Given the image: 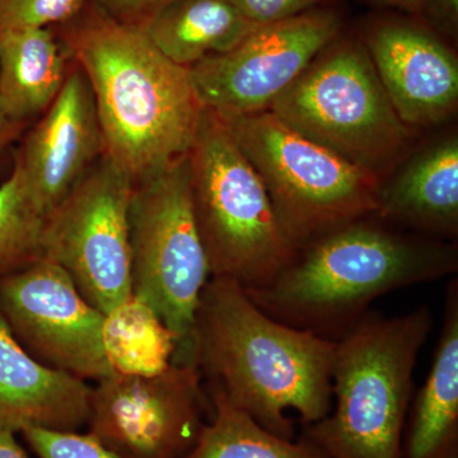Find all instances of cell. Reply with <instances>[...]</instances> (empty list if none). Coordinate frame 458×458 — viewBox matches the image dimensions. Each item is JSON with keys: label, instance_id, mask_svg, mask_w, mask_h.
I'll return each instance as SVG.
<instances>
[{"label": "cell", "instance_id": "30bf717a", "mask_svg": "<svg viewBox=\"0 0 458 458\" xmlns=\"http://www.w3.org/2000/svg\"><path fill=\"white\" fill-rule=\"evenodd\" d=\"M213 415L194 363L152 376L111 373L90 391L87 428L120 458H183Z\"/></svg>", "mask_w": 458, "mask_h": 458}, {"label": "cell", "instance_id": "277c9868", "mask_svg": "<svg viewBox=\"0 0 458 458\" xmlns=\"http://www.w3.org/2000/svg\"><path fill=\"white\" fill-rule=\"evenodd\" d=\"M433 324L427 306L394 318L369 310L335 340L334 409L301 437L328 458H401L415 364Z\"/></svg>", "mask_w": 458, "mask_h": 458}, {"label": "cell", "instance_id": "ffe728a7", "mask_svg": "<svg viewBox=\"0 0 458 458\" xmlns=\"http://www.w3.org/2000/svg\"><path fill=\"white\" fill-rule=\"evenodd\" d=\"M102 346L113 373L152 376L171 366L177 339L146 301L131 294L105 315Z\"/></svg>", "mask_w": 458, "mask_h": 458}, {"label": "cell", "instance_id": "d4e9b609", "mask_svg": "<svg viewBox=\"0 0 458 458\" xmlns=\"http://www.w3.org/2000/svg\"><path fill=\"white\" fill-rule=\"evenodd\" d=\"M255 25H269L318 8L324 0H229Z\"/></svg>", "mask_w": 458, "mask_h": 458}, {"label": "cell", "instance_id": "d6986e66", "mask_svg": "<svg viewBox=\"0 0 458 458\" xmlns=\"http://www.w3.org/2000/svg\"><path fill=\"white\" fill-rule=\"evenodd\" d=\"M256 27L229 0H170L141 29L171 62L191 68L231 50Z\"/></svg>", "mask_w": 458, "mask_h": 458}, {"label": "cell", "instance_id": "484cf974", "mask_svg": "<svg viewBox=\"0 0 458 458\" xmlns=\"http://www.w3.org/2000/svg\"><path fill=\"white\" fill-rule=\"evenodd\" d=\"M99 11L126 25L143 27L170 0H89Z\"/></svg>", "mask_w": 458, "mask_h": 458}, {"label": "cell", "instance_id": "9a60e30c", "mask_svg": "<svg viewBox=\"0 0 458 458\" xmlns=\"http://www.w3.org/2000/svg\"><path fill=\"white\" fill-rule=\"evenodd\" d=\"M90 391L89 382L33 358L0 315V429L77 432L89 421Z\"/></svg>", "mask_w": 458, "mask_h": 458}, {"label": "cell", "instance_id": "7c38bea8", "mask_svg": "<svg viewBox=\"0 0 458 458\" xmlns=\"http://www.w3.org/2000/svg\"><path fill=\"white\" fill-rule=\"evenodd\" d=\"M0 315L45 366L87 382L113 373L102 346L104 313L55 262L41 258L0 278Z\"/></svg>", "mask_w": 458, "mask_h": 458}, {"label": "cell", "instance_id": "603a6c76", "mask_svg": "<svg viewBox=\"0 0 458 458\" xmlns=\"http://www.w3.org/2000/svg\"><path fill=\"white\" fill-rule=\"evenodd\" d=\"M89 0H0V33L53 29L74 20Z\"/></svg>", "mask_w": 458, "mask_h": 458}, {"label": "cell", "instance_id": "f546056e", "mask_svg": "<svg viewBox=\"0 0 458 458\" xmlns=\"http://www.w3.org/2000/svg\"><path fill=\"white\" fill-rule=\"evenodd\" d=\"M372 2L387 5V7L403 9V11L411 12V13H420L426 0H372Z\"/></svg>", "mask_w": 458, "mask_h": 458}, {"label": "cell", "instance_id": "5b68a950", "mask_svg": "<svg viewBox=\"0 0 458 458\" xmlns=\"http://www.w3.org/2000/svg\"><path fill=\"white\" fill-rule=\"evenodd\" d=\"M192 210L210 276L245 289L273 278L293 255L269 194L218 114L204 108L189 152Z\"/></svg>", "mask_w": 458, "mask_h": 458}, {"label": "cell", "instance_id": "4316f807", "mask_svg": "<svg viewBox=\"0 0 458 458\" xmlns=\"http://www.w3.org/2000/svg\"><path fill=\"white\" fill-rule=\"evenodd\" d=\"M420 13L437 31L445 35H457L458 0H426Z\"/></svg>", "mask_w": 458, "mask_h": 458}, {"label": "cell", "instance_id": "ac0fdd59", "mask_svg": "<svg viewBox=\"0 0 458 458\" xmlns=\"http://www.w3.org/2000/svg\"><path fill=\"white\" fill-rule=\"evenodd\" d=\"M72 59L53 29L0 33V106L30 123L59 95Z\"/></svg>", "mask_w": 458, "mask_h": 458}, {"label": "cell", "instance_id": "cb8c5ba5", "mask_svg": "<svg viewBox=\"0 0 458 458\" xmlns=\"http://www.w3.org/2000/svg\"><path fill=\"white\" fill-rule=\"evenodd\" d=\"M21 434L38 458H120L89 433L29 428Z\"/></svg>", "mask_w": 458, "mask_h": 458}, {"label": "cell", "instance_id": "6da1fadb", "mask_svg": "<svg viewBox=\"0 0 458 458\" xmlns=\"http://www.w3.org/2000/svg\"><path fill=\"white\" fill-rule=\"evenodd\" d=\"M335 345L270 318L234 280L210 276L199 298L192 358L205 388L282 438L295 439L286 410L309 426L333 409Z\"/></svg>", "mask_w": 458, "mask_h": 458}, {"label": "cell", "instance_id": "83f0119b", "mask_svg": "<svg viewBox=\"0 0 458 458\" xmlns=\"http://www.w3.org/2000/svg\"><path fill=\"white\" fill-rule=\"evenodd\" d=\"M29 125L30 123L14 120L0 106V162L11 152L13 144L21 140Z\"/></svg>", "mask_w": 458, "mask_h": 458}, {"label": "cell", "instance_id": "5bb4252c", "mask_svg": "<svg viewBox=\"0 0 458 458\" xmlns=\"http://www.w3.org/2000/svg\"><path fill=\"white\" fill-rule=\"evenodd\" d=\"M363 42L386 95L401 122H445L458 104V60L430 30L403 21L370 27Z\"/></svg>", "mask_w": 458, "mask_h": 458}, {"label": "cell", "instance_id": "7a4b0ae2", "mask_svg": "<svg viewBox=\"0 0 458 458\" xmlns=\"http://www.w3.org/2000/svg\"><path fill=\"white\" fill-rule=\"evenodd\" d=\"M60 27L89 80L106 155L132 185L188 155L204 113L189 68L165 56L141 27L90 2Z\"/></svg>", "mask_w": 458, "mask_h": 458}, {"label": "cell", "instance_id": "9c48e42d", "mask_svg": "<svg viewBox=\"0 0 458 458\" xmlns=\"http://www.w3.org/2000/svg\"><path fill=\"white\" fill-rule=\"evenodd\" d=\"M131 180L105 153L47 216L42 258L55 262L104 315L131 293Z\"/></svg>", "mask_w": 458, "mask_h": 458}, {"label": "cell", "instance_id": "f1b7e54d", "mask_svg": "<svg viewBox=\"0 0 458 458\" xmlns=\"http://www.w3.org/2000/svg\"><path fill=\"white\" fill-rule=\"evenodd\" d=\"M0 458H29L17 441L16 433L0 429Z\"/></svg>", "mask_w": 458, "mask_h": 458}, {"label": "cell", "instance_id": "3957f363", "mask_svg": "<svg viewBox=\"0 0 458 458\" xmlns=\"http://www.w3.org/2000/svg\"><path fill=\"white\" fill-rule=\"evenodd\" d=\"M457 271L454 243L369 216L297 247L273 278L246 292L276 321L337 340L378 298Z\"/></svg>", "mask_w": 458, "mask_h": 458}, {"label": "cell", "instance_id": "4fadbf2b", "mask_svg": "<svg viewBox=\"0 0 458 458\" xmlns=\"http://www.w3.org/2000/svg\"><path fill=\"white\" fill-rule=\"evenodd\" d=\"M18 141L13 165L49 216L106 153L92 89L74 60L59 95Z\"/></svg>", "mask_w": 458, "mask_h": 458}, {"label": "cell", "instance_id": "44dd1931", "mask_svg": "<svg viewBox=\"0 0 458 458\" xmlns=\"http://www.w3.org/2000/svg\"><path fill=\"white\" fill-rule=\"evenodd\" d=\"M207 393L212 418L183 458H328L302 437L286 439L265 429L221 391L207 388Z\"/></svg>", "mask_w": 458, "mask_h": 458}, {"label": "cell", "instance_id": "ba28073f", "mask_svg": "<svg viewBox=\"0 0 458 458\" xmlns=\"http://www.w3.org/2000/svg\"><path fill=\"white\" fill-rule=\"evenodd\" d=\"M188 155L135 183L129 204L131 293L176 336L174 363H194L195 311L210 279L192 210Z\"/></svg>", "mask_w": 458, "mask_h": 458}, {"label": "cell", "instance_id": "7402d4cb", "mask_svg": "<svg viewBox=\"0 0 458 458\" xmlns=\"http://www.w3.org/2000/svg\"><path fill=\"white\" fill-rule=\"evenodd\" d=\"M47 214L16 165L0 185V278L42 258Z\"/></svg>", "mask_w": 458, "mask_h": 458}, {"label": "cell", "instance_id": "8992f818", "mask_svg": "<svg viewBox=\"0 0 458 458\" xmlns=\"http://www.w3.org/2000/svg\"><path fill=\"white\" fill-rule=\"evenodd\" d=\"M221 119L261 177L294 250L375 216L381 180L372 172L300 134L269 110Z\"/></svg>", "mask_w": 458, "mask_h": 458}, {"label": "cell", "instance_id": "8fae6325", "mask_svg": "<svg viewBox=\"0 0 458 458\" xmlns=\"http://www.w3.org/2000/svg\"><path fill=\"white\" fill-rule=\"evenodd\" d=\"M339 33V16L318 7L258 26L231 50L189 68L199 101L221 117L267 111Z\"/></svg>", "mask_w": 458, "mask_h": 458}, {"label": "cell", "instance_id": "2e32d148", "mask_svg": "<svg viewBox=\"0 0 458 458\" xmlns=\"http://www.w3.org/2000/svg\"><path fill=\"white\" fill-rule=\"evenodd\" d=\"M377 218L421 236L458 233V140L445 138L421 150L397 174L379 181Z\"/></svg>", "mask_w": 458, "mask_h": 458}, {"label": "cell", "instance_id": "e0dca14e", "mask_svg": "<svg viewBox=\"0 0 458 458\" xmlns=\"http://www.w3.org/2000/svg\"><path fill=\"white\" fill-rule=\"evenodd\" d=\"M401 458H458V279L445 289L432 366L412 394Z\"/></svg>", "mask_w": 458, "mask_h": 458}, {"label": "cell", "instance_id": "52a82bcc", "mask_svg": "<svg viewBox=\"0 0 458 458\" xmlns=\"http://www.w3.org/2000/svg\"><path fill=\"white\" fill-rule=\"evenodd\" d=\"M269 111L379 180L411 141L361 40L337 36Z\"/></svg>", "mask_w": 458, "mask_h": 458}]
</instances>
